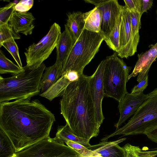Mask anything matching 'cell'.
I'll return each mask as SVG.
<instances>
[{
  "instance_id": "cell-20",
  "label": "cell",
  "mask_w": 157,
  "mask_h": 157,
  "mask_svg": "<svg viewBox=\"0 0 157 157\" xmlns=\"http://www.w3.org/2000/svg\"><path fill=\"white\" fill-rule=\"evenodd\" d=\"M83 17L84 29L94 33L100 32L102 14L100 9L95 7L91 10L83 13Z\"/></svg>"
},
{
  "instance_id": "cell-33",
  "label": "cell",
  "mask_w": 157,
  "mask_h": 157,
  "mask_svg": "<svg viewBox=\"0 0 157 157\" xmlns=\"http://www.w3.org/2000/svg\"><path fill=\"white\" fill-rule=\"evenodd\" d=\"M148 75L142 80L135 85L131 90L132 94H139L143 92L147 88L148 84Z\"/></svg>"
},
{
  "instance_id": "cell-35",
  "label": "cell",
  "mask_w": 157,
  "mask_h": 157,
  "mask_svg": "<svg viewBox=\"0 0 157 157\" xmlns=\"http://www.w3.org/2000/svg\"><path fill=\"white\" fill-rule=\"evenodd\" d=\"M142 6L141 14L142 15L144 12H147L152 7L153 0H142Z\"/></svg>"
},
{
  "instance_id": "cell-10",
  "label": "cell",
  "mask_w": 157,
  "mask_h": 157,
  "mask_svg": "<svg viewBox=\"0 0 157 157\" xmlns=\"http://www.w3.org/2000/svg\"><path fill=\"white\" fill-rule=\"evenodd\" d=\"M106 63V59L101 61L89 78L90 89L95 106L96 120L100 126L105 118L102 111V102L105 96L103 76Z\"/></svg>"
},
{
  "instance_id": "cell-34",
  "label": "cell",
  "mask_w": 157,
  "mask_h": 157,
  "mask_svg": "<svg viewBox=\"0 0 157 157\" xmlns=\"http://www.w3.org/2000/svg\"><path fill=\"white\" fill-rule=\"evenodd\" d=\"M63 75L71 82L77 81L80 76L77 72L72 71H67Z\"/></svg>"
},
{
  "instance_id": "cell-21",
  "label": "cell",
  "mask_w": 157,
  "mask_h": 157,
  "mask_svg": "<svg viewBox=\"0 0 157 157\" xmlns=\"http://www.w3.org/2000/svg\"><path fill=\"white\" fill-rule=\"evenodd\" d=\"M70 83L65 75H63L48 90L40 94V95L51 101L56 97L62 96L66 88Z\"/></svg>"
},
{
  "instance_id": "cell-13",
  "label": "cell",
  "mask_w": 157,
  "mask_h": 157,
  "mask_svg": "<svg viewBox=\"0 0 157 157\" xmlns=\"http://www.w3.org/2000/svg\"><path fill=\"white\" fill-rule=\"evenodd\" d=\"M157 57V42L144 53L138 55V59L131 74L128 77L129 80L138 75L137 81L139 82L148 75L151 65Z\"/></svg>"
},
{
  "instance_id": "cell-22",
  "label": "cell",
  "mask_w": 157,
  "mask_h": 157,
  "mask_svg": "<svg viewBox=\"0 0 157 157\" xmlns=\"http://www.w3.org/2000/svg\"><path fill=\"white\" fill-rule=\"evenodd\" d=\"M130 17V25L133 43L135 48L137 50L139 42L140 36L139 31L141 28L140 13L134 10H129Z\"/></svg>"
},
{
  "instance_id": "cell-11",
  "label": "cell",
  "mask_w": 157,
  "mask_h": 157,
  "mask_svg": "<svg viewBox=\"0 0 157 157\" xmlns=\"http://www.w3.org/2000/svg\"><path fill=\"white\" fill-rule=\"evenodd\" d=\"M119 44L117 56L121 58H127L134 55L137 52L134 46L131 30L129 12L125 6L123 7Z\"/></svg>"
},
{
  "instance_id": "cell-36",
  "label": "cell",
  "mask_w": 157,
  "mask_h": 157,
  "mask_svg": "<svg viewBox=\"0 0 157 157\" xmlns=\"http://www.w3.org/2000/svg\"><path fill=\"white\" fill-rule=\"evenodd\" d=\"M144 135L150 140L157 143V127L147 132Z\"/></svg>"
},
{
  "instance_id": "cell-8",
  "label": "cell",
  "mask_w": 157,
  "mask_h": 157,
  "mask_svg": "<svg viewBox=\"0 0 157 157\" xmlns=\"http://www.w3.org/2000/svg\"><path fill=\"white\" fill-rule=\"evenodd\" d=\"M18 157H79L74 149L54 138H46L15 153Z\"/></svg>"
},
{
  "instance_id": "cell-15",
  "label": "cell",
  "mask_w": 157,
  "mask_h": 157,
  "mask_svg": "<svg viewBox=\"0 0 157 157\" xmlns=\"http://www.w3.org/2000/svg\"><path fill=\"white\" fill-rule=\"evenodd\" d=\"M126 139L124 138L113 141H102L88 148L101 157H125L124 150L118 144Z\"/></svg>"
},
{
  "instance_id": "cell-37",
  "label": "cell",
  "mask_w": 157,
  "mask_h": 157,
  "mask_svg": "<svg viewBox=\"0 0 157 157\" xmlns=\"http://www.w3.org/2000/svg\"><path fill=\"white\" fill-rule=\"evenodd\" d=\"M154 149L155 150H157V147H156L155 148H154Z\"/></svg>"
},
{
  "instance_id": "cell-18",
  "label": "cell",
  "mask_w": 157,
  "mask_h": 157,
  "mask_svg": "<svg viewBox=\"0 0 157 157\" xmlns=\"http://www.w3.org/2000/svg\"><path fill=\"white\" fill-rule=\"evenodd\" d=\"M54 139L58 142L65 144L68 140H71L79 143L87 148L91 145L90 144V140L79 137L75 135L68 125L66 124L65 125L59 126L57 129Z\"/></svg>"
},
{
  "instance_id": "cell-5",
  "label": "cell",
  "mask_w": 157,
  "mask_h": 157,
  "mask_svg": "<svg viewBox=\"0 0 157 157\" xmlns=\"http://www.w3.org/2000/svg\"><path fill=\"white\" fill-rule=\"evenodd\" d=\"M152 95L147 99L124 126L111 134L102 138V141H107L113 136L145 134L157 127V88Z\"/></svg>"
},
{
  "instance_id": "cell-6",
  "label": "cell",
  "mask_w": 157,
  "mask_h": 157,
  "mask_svg": "<svg viewBox=\"0 0 157 157\" xmlns=\"http://www.w3.org/2000/svg\"><path fill=\"white\" fill-rule=\"evenodd\" d=\"M103 76L105 96L113 98L120 102L128 93L126 83L132 67L128 66L117 52L107 56Z\"/></svg>"
},
{
  "instance_id": "cell-27",
  "label": "cell",
  "mask_w": 157,
  "mask_h": 157,
  "mask_svg": "<svg viewBox=\"0 0 157 157\" xmlns=\"http://www.w3.org/2000/svg\"><path fill=\"white\" fill-rule=\"evenodd\" d=\"M0 47L4 41L13 38L14 40L20 39V36L16 33L8 23L0 25Z\"/></svg>"
},
{
  "instance_id": "cell-24",
  "label": "cell",
  "mask_w": 157,
  "mask_h": 157,
  "mask_svg": "<svg viewBox=\"0 0 157 157\" xmlns=\"http://www.w3.org/2000/svg\"><path fill=\"white\" fill-rule=\"evenodd\" d=\"M23 70L7 58L0 50V74H9L13 75L21 73Z\"/></svg>"
},
{
  "instance_id": "cell-2",
  "label": "cell",
  "mask_w": 157,
  "mask_h": 157,
  "mask_svg": "<svg viewBox=\"0 0 157 157\" xmlns=\"http://www.w3.org/2000/svg\"><path fill=\"white\" fill-rule=\"evenodd\" d=\"M89 78V76L83 74L77 81L71 82L60 104L61 113L73 133L90 140L98 135L100 126L96 120Z\"/></svg>"
},
{
  "instance_id": "cell-29",
  "label": "cell",
  "mask_w": 157,
  "mask_h": 157,
  "mask_svg": "<svg viewBox=\"0 0 157 157\" xmlns=\"http://www.w3.org/2000/svg\"><path fill=\"white\" fill-rule=\"evenodd\" d=\"M65 144L74 149L80 155L84 157H96L98 155L93 151L89 149L83 145L71 140H68Z\"/></svg>"
},
{
  "instance_id": "cell-26",
  "label": "cell",
  "mask_w": 157,
  "mask_h": 157,
  "mask_svg": "<svg viewBox=\"0 0 157 157\" xmlns=\"http://www.w3.org/2000/svg\"><path fill=\"white\" fill-rule=\"evenodd\" d=\"M0 157H10L15 154V151L7 137L0 131Z\"/></svg>"
},
{
  "instance_id": "cell-30",
  "label": "cell",
  "mask_w": 157,
  "mask_h": 157,
  "mask_svg": "<svg viewBox=\"0 0 157 157\" xmlns=\"http://www.w3.org/2000/svg\"><path fill=\"white\" fill-rule=\"evenodd\" d=\"M16 3L10 2L4 7L0 8V25L8 23L13 13L15 11Z\"/></svg>"
},
{
  "instance_id": "cell-9",
  "label": "cell",
  "mask_w": 157,
  "mask_h": 157,
  "mask_svg": "<svg viewBox=\"0 0 157 157\" xmlns=\"http://www.w3.org/2000/svg\"><path fill=\"white\" fill-rule=\"evenodd\" d=\"M84 1L94 5L101 10L102 17L100 32L104 37V40L106 39L115 27L122 11L123 6L120 5L117 0H86Z\"/></svg>"
},
{
  "instance_id": "cell-25",
  "label": "cell",
  "mask_w": 157,
  "mask_h": 157,
  "mask_svg": "<svg viewBox=\"0 0 157 157\" xmlns=\"http://www.w3.org/2000/svg\"><path fill=\"white\" fill-rule=\"evenodd\" d=\"M122 11L115 27L108 37L104 40L109 47L117 53L119 49V33Z\"/></svg>"
},
{
  "instance_id": "cell-38",
  "label": "cell",
  "mask_w": 157,
  "mask_h": 157,
  "mask_svg": "<svg viewBox=\"0 0 157 157\" xmlns=\"http://www.w3.org/2000/svg\"></svg>"
},
{
  "instance_id": "cell-3",
  "label": "cell",
  "mask_w": 157,
  "mask_h": 157,
  "mask_svg": "<svg viewBox=\"0 0 157 157\" xmlns=\"http://www.w3.org/2000/svg\"><path fill=\"white\" fill-rule=\"evenodd\" d=\"M46 68L44 63L31 69L26 65L20 73L9 77L0 76V103L31 98L40 93V81Z\"/></svg>"
},
{
  "instance_id": "cell-39",
  "label": "cell",
  "mask_w": 157,
  "mask_h": 157,
  "mask_svg": "<svg viewBox=\"0 0 157 157\" xmlns=\"http://www.w3.org/2000/svg\"></svg>"
},
{
  "instance_id": "cell-28",
  "label": "cell",
  "mask_w": 157,
  "mask_h": 157,
  "mask_svg": "<svg viewBox=\"0 0 157 157\" xmlns=\"http://www.w3.org/2000/svg\"><path fill=\"white\" fill-rule=\"evenodd\" d=\"M11 54L17 65L21 68L23 67L19 53L18 48L15 40L11 38L3 42L2 45Z\"/></svg>"
},
{
  "instance_id": "cell-32",
  "label": "cell",
  "mask_w": 157,
  "mask_h": 157,
  "mask_svg": "<svg viewBox=\"0 0 157 157\" xmlns=\"http://www.w3.org/2000/svg\"><path fill=\"white\" fill-rule=\"evenodd\" d=\"M125 6L129 10H134L141 13L142 6V0H124Z\"/></svg>"
},
{
  "instance_id": "cell-31",
  "label": "cell",
  "mask_w": 157,
  "mask_h": 157,
  "mask_svg": "<svg viewBox=\"0 0 157 157\" xmlns=\"http://www.w3.org/2000/svg\"><path fill=\"white\" fill-rule=\"evenodd\" d=\"M33 3V0H21L15 5V10L21 13L27 12L32 7Z\"/></svg>"
},
{
  "instance_id": "cell-19",
  "label": "cell",
  "mask_w": 157,
  "mask_h": 157,
  "mask_svg": "<svg viewBox=\"0 0 157 157\" xmlns=\"http://www.w3.org/2000/svg\"><path fill=\"white\" fill-rule=\"evenodd\" d=\"M65 25L75 41L84 29L85 23L83 13L79 11L68 13Z\"/></svg>"
},
{
  "instance_id": "cell-23",
  "label": "cell",
  "mask_w": 157,
  "mask_h": 157,
  "mask_svg": "<svg viewBox=\"0 0 157 157\" xmlns=\"http://www.w3.org/2000/svg\"><path fill=\"white\" fill-rule=\"evenodd\" d=\"M125 157H155L157 155V150L144 151L139 146L132 145L128 143L122 147Z\"/></svg>"
},
{
  "instance_id": "cell-17",
  "label": "cell",
  "mask_w": 157,
  "mask_h": 157,
  "mask_svg": "<svg viewBox=\"0 0 157 157\" xmlns=\"http://www.w3.org/2000/svg\"><path fill=\"white\" fill-rule=\"evenodd\" d=\"M63 65L57 61L53 65L46 68L40 84L41 94L48 90L62 75Z\"/></svg>"
},
{
  "instance_id": "cell-4",
  "label": "cell",
  "mask_w": 157,
  "mask_h": 157,
  "mask_svg": "<svg viewBox=\"0 0 157 157\" xmlns=\"http://www.w3.org/2000/svg\"><path fill=\"white\" fill-rule=\"evenodd\" d=\"M104 37L101 33L84 29L63 65L62 75L70 71L83 74L85 67L98 52Z\"/></svg>"
},
{
  "instance_id": "cell-12",
  "label": "cell",
  "mask_w": 157,
  "mask_h": 157,
  "mask_svg": "<svg viewBox=\"0 0 157 157\" xmlns=\"http://www.w3.org/2000/svg\"><path fill=\"white\" fill-rule=\"evenodd\" d=\"M154 90L147 94L143 92L139 94L127 93L123 98L119 102L118 108L120 114L118 122L114 125L116 130L132 116L133 115L142 104L151 96Z\"/></svg>"
},
{
  "instance_id": "cell-16",
  "label": "cell",
  "mask_w": 157,
  "mask_h": 157,
  "mask_svg": "<svg viewBox=\"0 0 157 157\" xmlns=\"http://www.w3.org/2000/svg\"><path fill=\"white\" fill-rule=\"evenodd\" d=\"M65 28V30L60 34L56 47L57 53L56 61L63 65L75 42L66 25Z\"/></svg>"
},
{
  "instance_id": "cell-7",
  "label": "cell",
  "mask_w": 157,
  "mask_h": 157,
  "mask_svg": "<svg viewBox=\"0 0 157 157\" xmlns=\"http://www.w3.org/2000/svg\"><path fill=\"white\" fill-rule=\"evenodd\" d=\"M61 33L59 25L53 23L48 33L37 43L29 46L25 52L26 65L31 69L39 67L56 47Z\"/></svg>"
},
{
  "instance_id": "cell-14",
  "label": "cell",
  "mask_w": 157,
  "mask_h": 157,
  "mask_svg": "<svg viewBox=\"0 0 157 157\" xmlns=\"http://www.w3.org/2000/svg\"><path fill=\"white\" fill-rule=\"evenodd\" d=\"M35 19L30 12L21 13L15 11L10 18L9 25L17 33L30 35L34 28L33 22Z\"/></svg>"
},
{
  "instance_id": "cell-1",
  "label": "cell",
  "mask_w": 157,
  "mask_h": 157,
  "mask_svg": "<svg viewBox=\"0 0 157 157\" xmlns=\"http://www.w3.org/2000/svg\"><path fill=\"white\" fill-rule=\"evenodd\" d=\"M55 121L54 115L38 100L0 103V131L16 153L49 137Z\"/></svg>"
}]
</instances>
